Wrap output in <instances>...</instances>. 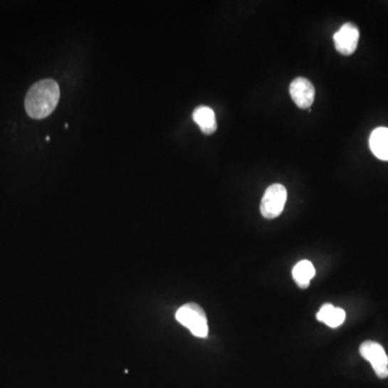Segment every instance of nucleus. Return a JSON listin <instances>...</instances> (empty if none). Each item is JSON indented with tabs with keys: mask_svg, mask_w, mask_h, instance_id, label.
<instances>
[{
	"mask_svg": "<svg viewBox=\"0 0 388 388\" xmlns=\"http://www.w3.org/2000/svg\"><path fill=\"white\" fill-rule=\"evenodd\" d=\"M60 96V87L56 81L52 79L38 81L31 85L25 98L27 115L37 120L47 118L56 110Z\"/></svg>",
	"mask_w": 388,
	"mask_h": 388,
	"instance_id": "nucleus-1",
	"label": "nucleus"
},
{
	"mask_svg": "<svg viewBox=\"0 0 388 388\" xmlns=\"http://www.w3.org/2000/svg\"><path fill=\"white\" fill-rule=\"evenodd\" d=\"M176 320L190 330L198 337H207L209 335V322L204 310L196 303H187L178 308Z\"/></svg>",
	"mask_w": 388,
	"mask_h": 388,
	"instance_id": "nucleus-2",
	"label": "nucleus"
},
{
	"mask_svg": "<svg viewBox=\"0 0 388 388\" xmlns=\"http://www.w3.org/2000/svg\"><path fill=\"white\" fill-rule=\"evenodd\" d=\"M287 201V189L280 184H271L266 192L260 205L261 215L266 219L278 218L284 211Z\"/></svg>",
	"mask_w": 388,
	"mask_h": 388,
	"instance_id": "nucleus-3",
	"label": "nucleus"
},
{
	"mask_svg": "<svg viewBox=\"0 0 388 388\" xmlns=\"http://www.w3.org/2000/svg\"><path fill=\"white\" fill-rule=\"evenodd\" d=\"M360 353L367 362H370L379 379L388 377V356L381 344L373 341L364 342L360 345Z\"/></svg>",
	"mask_w": 388,
	"mask_h": 388,
	"instance_id": "nucleus-4",
	"label": "nucleus"
},
{
	"mask_svg": "<svg viewBox=\"0 0 388 388\" xmlns=\"http://www.w3.org/2000/svg\"><path fill=\"white\" fill-rule=\"evenodd\" d=\"M335 50L343 56H352L357 49L360 29L353 23H345L333 36Z\"/></svg>",
	"mask_w": 388,
	"mask_h": 388,
	"instance_id": "nucleus-5",
	"label": "nucleus"
},
{
	"mask_svg": "<svg viewBox=\"0 0 388 388\" xmlns=\"http://www.w3.org/2000/svg\"><path fill=\"white\" fill-rule=\"evenodd\" d=\"M289 93L299 108L308 109L313 105L314 98H315V88L305 78H295V80L290 83Z\"/></svg>",
	"mask_w": 388,
	"mask_h": 388,
	"instance_id": "nucleus-6",
	"label": "nucleus"
},
{
	"mask_svg": "<svg viewBox=\"0 0 388 388\" xmlns=\"http://www.w3.org/2000/svg\"><path fill=\"white\" fill-rule=\"evenodd\" d=\"M192 118L205 135H211L217 131L216 115L209 107H196L193 111Z\"/></svg>",
	"mask_w": 388,
	"mask_h": 388,
	"instance_id": "nucleus-7",
	"label": "nucleus"
},
{
	"mask_svg": "<svg viewBox=\"0 0 388 388\" xmlns=\"http://www.w3.org/2000/svg\"><path fill=\"white\" fill-rule=\"evenodd\" d=\"M316 318L330 328H337L345 322L346 313L343 308H335L330 303H325L318 310Z\"/></svg>",
	"mask_w": 388,
	"mask_h": 388,
	"instance_id": "nucleus-8",
	"label": "nucleus"
},
{
	"mask_svg": "<svg viewBox=\"0 0 388 388\" xmlns=\"http://www.w3.org/2000/svg\"><path fill=\"white\" fill-rule=\"evenodd\" d=\"M371 151L377 159L382 161H388V129L387 127H377L371 133Z\"/></svg>",
	"mask_w": 388,
	"mask_h": 388,
	"instance_id": "nucleus-9",
	"label": "nucleus"
},
{
	"mask_svg": "<svg viewBox=\"0 0 388 388\" xmlns=\"http://www.w3.org/2000/svg\"><path fill=\"white\" fill-rule=\"evenodd\" d=\"M316 271L313 263L308 260H302L293 268V278L295 284L301 289L308 288L310 280L315 276Z\"/></svg>",
	"mask_w": 388,
	"mask_h": 388,
	"instance_id": "nucleus-10",
	"label": "nucleus"
}]
</instances>
